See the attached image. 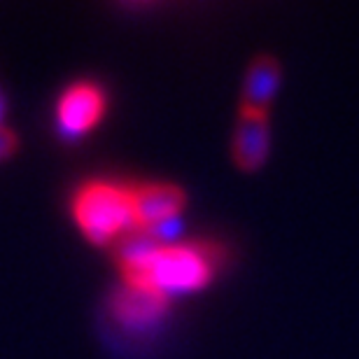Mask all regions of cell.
I'll use <instances>...</instances> for the list:
<instances>
[{
    "label": "cell",
    "instance_id": "1",
    "mask_svg": "<svg viewBox=\"0 0 359 359\" xmlns=\"http://www.w3.org/2000/svg\"><path fill=\"white\" fill-rule=\"evenodd\" d=\"M215 257L208 245H159L140 266L124 273V283L147 285L161 294L203 287L212 276Z\"/></svg>",
    "mask_w": 359,
    "mask_h": 359
},
{
    "label": "cell",
    "instance_id": "2",
    "mask_svg": "<svg viewBox=\"0 0 359 359\" xmlns=\"http://www.w3.org/2000/svg\"><path fill=\"white\" fill-rule=\"evenodd\" d=\"M73 215L84 236L98 245L114 243L119 236L138 226L133 212V189L110 182L82 187L75 196Z\"/></svg>",
    "mask_w": 359,
    "mask_h": 359
},
{
    "label": "cell",
    "instance_id": "3",
    "mask_svg": "<svg viewBox=\"0 0 359 359\" xmlns=\"http://www.w3.org/2000/svg\"><path fill=\"white\" fill-rule=\"evenodd\" d=\"M105 112V98L96 84L80 82L70 87L59 100V126L68 135H82L91 126L98 124V119Z\"/></svg>",
    "mask_w": 359,
    "mask_h": 359
},
{
    "label": "cell",
    "instance_id": "4",
    "mask_svg": "<svg viewBox=\"0 0 359 359\" xmlns=\"http://www.w3.org/2000/svg\"><path fill=\"white\" fill-rule=\"evenodd\" d=\"M166 304L168 297L154 290V287L124 283V287L112 299V313L121 325L142 329L161 318L163 311H166Z\"/></svg>",
    "mask_w": 359,
    "mask_h": 359
},
{
    "label": "cell",
    "instance_id": "5",
    "mask_svg": "<svg viewBox=\"0 0 359 359\" xmlns=\"http://www.w3.org/2000/svg\"><path fill=\"white\" fill-rule=\"evenodd\" d=\"M231 147L238 168H259L269 152V114L257 110H241Z\"/></svg>",
    "mask_w": 359,
    "mask_h": 359
},
{
    "label": "cell",
    "instance_id": "6",
    "mask_svg": "<svg viewBox=\"0 0 359 359\" xmlns=\"http://www.w3.org/2000/svg\"><path fill=\"white\" fill-rule=\"evenodd\" d=\"M184 205V194L173 184H145L133 189L135 224L140 229L177 217Z\"/></svg>",
    "mask_w": 359,
    "mask_h": 359
},
{
    "label": "cell",
    "instance_id": "7",
    "mask_svg": "<svg viewBox=\"0 0 359 359\" xmlns=\"http://www.w3.org/2000/svg\"><path fill=\"white\" fill-rule=\"evenodd\" d=\"M280 87V66L269 54H262L250 63L245 84H243V105L241 110L266 112L269 103Z\"/></svg>",
    "mask_w": 359,
    "mask_h": 359
},
{
    "label": "cell",
    "instance_id": "8",
    "mask_svg": "<svg viewBox=\"0 0 359 359\" xmlns=\"http://www.w3.org/2000/svg\"><path fill=\"white\" fill-rule=\"evenodd\" d=\"M14 147H17V138H14V133L0 126V159L10 156L14 152Z\"/></svg>",
    "mask_w": 359,
    "mask_h": 359
},
{
    "label": "cell",
    "instance_id": "9",
    "mask_svg": "<svg viewBox=\"0 0 359 359\" xmlns=\"http://www.w3.org/2000/svg\"><path fill=\"white\" fill-rule=\"evenodd\" d=\"M0 114H3V100H0Z\"/></svg>",
    "mask_w": 359,
    "mask_h": 359
}]
</instances>
